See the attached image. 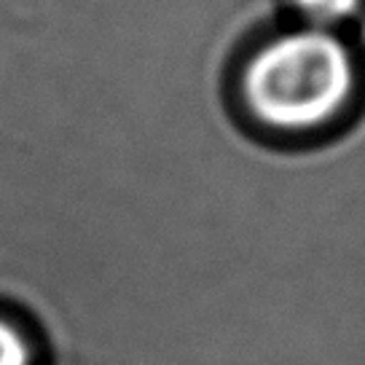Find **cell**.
I'll return each mask as SVG.
<instances>
[{"label":"cell","instance_id":"1","mask_svg":"<svg viewBox=\"0 0 365 365\" xmlns=\"http://www.w3.org/2000/svg\"><path fill=\"white\" fill-rule=\"evenodd\" d=\"M354 83L346 46L322 27L293 30L263 43L242 73V97L261 124L304 132L331 121Z\"/></svg>","mask_w":365,"mask_h":365},{"label":"cell","instance_id":"3","mask_svg":"<svg viewBox=\"0 0 365 365\" xmlns=\"http://www.w3.org/2000/svg\"><path fill=\"white\" fill-rule=\"evenodd\" d=\"M33 349L22 328L11 319L0 317V365H30Z\"/></svg>","mask_w":365,"mask_h":365},{"label":"cell","instance_id":"2","mask_svg":"<svg viewBox=\"0 0 365 365\" xmlns=\"http://www.w3.org/2000/svg\"><path fill=\"white\" fill-rule=\"evenodd\" d=\"M290 3L307 19L309 27H322V30L354 16L363 6V0H290Z\"/></svg>","mask_w":365,"mask_h":365}]
</instances>
